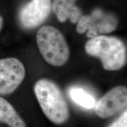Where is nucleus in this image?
I'll return each mask as SVG.
<instances>
[{
  "mask_svg": "<svg viewBox=\"0 0 127 127\" xmlns=\"http://www.w3.org/2000/svg\"><path fill=\"white\" fill-rule=\"evenodd\" d=\"M0 122L6 124L9 127H26L25 122L13 106L1 96H0Z\"/></svg>",
  "mask_w": 127,
  "mask_h": 127,
  "instance_id": "nucleus-9",
  "label": "nucleus"
},
{
  "mask_svg": "<svg viewBox=\"0 0 127 127\" xmlns=\"http://www.w3.org/2000/svg\"><path fill=\"white\" fill-rule=\"evenodd\" d=\"M77 31L92 38L102 34H108L115 31L118 20L115 16L104 12L101 9H95L90 15H82L77 22Z\"/></svg>",
  "mask_w": 127,
  "mask_h": 127,
  "instance_id": "nucleus-4",
  "label": "nucleus"
},
{
  "mask_svg": "<svg viewBox=\"0 0 127 127\" xmlns=\"http://www.w3.org/2000/svg\"><path fill=\"white\" fill-rule=\"evenodd\" d=\"M70 97L76 104L87 109H91L95 107V100L94 98L85 92L83 89L74 88L69 91Z\"/></svg>",
  "mask_w": 127,
  "mask_h": 127,
  "instance_id": "nucleus-10",
  "label": "nucleus"
},
{
  "mask_svg": "<svg viewBox=\"0 0 127 127\" xmlns=\"http://www.w3.org/2000/svg\"><path fill=\"white\" fill-rule=\"evenodd\" d=\"M39 51L44 60L54 66L66 64L69 58V48L61 32L54 27L45 25L36 35Z\"/></svg>",
  "mask_w": 127,
  "mask_h": 127,
  "instance_id": "nucleus-3",
  "label": "nucleus"
},
{
  "mask_svg": "<svg viewBox=\"0 0 127 127\" xmlns=\"http://www.w3.org/2000/svg\"><path fill=\"white\" fill-rule=\"evenodd\" d=\"M34 93L42 111L48 120L62 124L69 118V107L61 89L55 82L41 79L34 86Z\"/></svg>",
  "mask_w": 127,
  "mask_h": 127,
  "instance_id": "nucleus-2",
  "label": "nucleus"
},
{
  "mask_svg": "<svg viewBox=\"0 0 127 127\" xmlns=\"http://www.w3.org/2000/svg\"><path fill=\"white\" fill-rule=\"evenodd\" d=\"M85 49L88 55L101 60L105 70H119L126 64V47L121 39L115 36H95L87 41Z\"/></svg>",
  "mask_w": 127,
  "mask_h": 127,
  "instance_id": "nucleus-1",
  "label": "nucleus"
},
{
  "mask_svg": "<svg viewBox=\"0 0 127 127\" xmlns=\"http://www.w3.org/2000/svg\"><path fill=\"white\" fill-rule=\"evenodd\" d=\"M25 77V68L14 57L0 60V95H9L18 88Z\"/></svg>",
  "mask_w": 127,
  "mask_h": 127,
  "instance_id": "nucleus-5",
  "label": "nucleus"
},
{
  "mask_svg": "<svg viewBox=\"0 0 127 127\" xmlns=\"http://www.w3.org/2000/svg\"><path fill=\"white\" fill-rule=\"evenodd\" d=\"M51 9V0H31L19 11L21 25L26 29L37 27L47 20Z\"/></svg>",
  "mask_w": 127,
  "mask_h": 127,
  "instance_id": "nucleus-6",
  "label": "nucleus"
},
{
  "mask_svg": "<svg viewBox=\"0 0 127 127\" xmlns=\"http://www.w3.org/2000/svg\"><path fill=\"white\" fill-rule=\"evenodd\" d=\"M77 0H53L52 9L61 23L69 19L72 23H77L82 16L81 10L76 5Z\"/></svg>",
  "mask_w": 127,
  "mask_h": 127,
  "instance_id": "nucleus-8",
  "label": "nucleus"
},
{
  "mask_svg": "<svg viewBox=\"0 0 127 127\" xmlns=\"http://www.w3.org/2000/svg\"><path fill=\"white\" fill-rule=\"evenodd\" d=\"M3 18L0 15V31L2 29V26H3Z\"/></svg>",
  "mask_w": 127,
  "mask_h": 127,
  "instance_id": "nucleus-12",
  "label": "nucleus"
},
{
  "mask_svg": "<svg viewBox=\"0 0 127 127\" xmlns=\"http://www.w3.org/2000/svg\"><path fill=\"white\" fill-rule=\"evenodd\" d=\"M108 127H127V110H125L123 114Z\"/></svg>",
  "mask_w": 127,
  "mask_h": 127,
  "instance_id": "nucleus-11",
  "label": "nucleus"
},
{
  "mask_svg": "<svg viewBox=\"0 0 127 127\" xmlns=\"http://www.w3.org/2000/svg\"><path fill=\"white\" fill-rule=\"evenodd\" d=\"M127 105V88L117 86L111 89L95 103V111L98 117L107 118L116 115Z\"/></svg>",
  "mask_w": 127,
  "mask_h": 127,
  "instance_id": "nucleus-7",
  "label": "nucleus"
}]
</instances>
